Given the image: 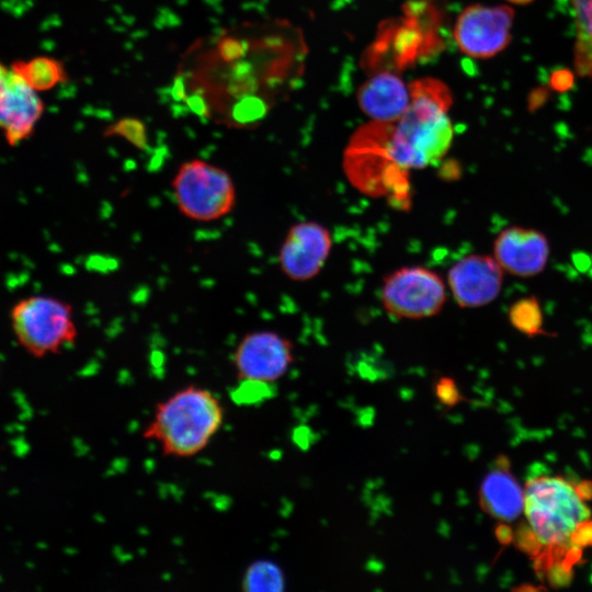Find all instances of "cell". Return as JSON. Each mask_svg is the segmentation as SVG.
Returning <instances> with one entry per match:
<instances>
[{
    "label": "cell",
    "mask_w": 592,
    "mask_h": 592,
    "mask_svg": "<svg viewBox=\"0 0 592 592\" xmlns=\"http://www.w3.org/2000/svg\"><path fill=\"white\" fill-rule=\"evenodd\" d=\"M180 213L195 221H214L228 215L237 202V189L230 173L202 159L181 163L171 181Z\"/></svg>",
    "instance_id": "obj_6"
},
{
    "label": "cell",
    "mask_w": 592,
    "mask_h": 592,
    "mask_svg": "<svg viewBox=\"0 0 592 592\" xmlns=\"http://www.w3.org/2000/svg\"><path fill=\"white\" fill-rule=\"evenodd\" d=\"M408 89L409 107L398 121L386 123L384 138L388 160L401 172L434 164L453 140L447 116L453 104L451 89L431 77L411 81Z\"/></svg>",
    "instance_id": "obj_2"
},
{
    "label": "cell",
    "mask_w": 592,
    "mask_h": 592,
    "mask_svg": "<svg viewBox=\"0 0 592 592\" xmlns=\"http://www.w3.org/2000/svg\"><path fill=\"white\" fill-rule=\"evenodd\" d=\"M361 110L373 121L396 122L410 104L409 89L392 71H379L356 92Z\"/></svg>",
    "instance_id": "obj_15"
},
{
    "label": "cell",
    "mask_w": 592,
    "mask_h": 592,
    "mask_svg": "<svg viewBox=\"0 0 592 592\" xmlns=\"http://www.w3.org/2000/svg\"><path fill=\"white\" fill-rule=\"evenodd\" d=\"M225 421V408L206 387L187 385L156 405L143 436L164 456L190 458L204 451Z\"/></svg>",
    "instance_id": "obj_3"
},
{
    "label": "cell",
    "mask_w": 592,
    "mask_h": 592,
    "mask_svg": "<svg viewBox=\"0 0 592 592\" xmlns=\"http://www.w3.org/2000/svg\"><path fill=\"white\" fill-rule=\"evenodd\" d=\"M43 111L36 91L0 62V128L8 144L15 146L31 136Z\"/></svg>",
    "instance_id": "obj_13"
},
{
    "label": "cell",
    "mask_w": 592,
    "mask_h": 592,
    "mask_svg": "<svg viewBox=\"0 0 592 592\" xmlns=\"http://www.w3.org/2000/svg\"><path fill=\"white\" fill-rule=\"evenodd\" d=\"M10 323L19 345L37 358L60 353L78 337L72 306L49 295L16 301L10 310Z\"/></svg>",
    "instance_id": "obj_5"
},
{
    "label": "cell",
    "mask_w": 592,
    "mask_h": 592,
    "mask_svg": "<svg viewBox=\"0 0 592 592\" xmlns=\"http://www.w3.org/2000/svg\"><path fill=\"white\" fill-rule=\"evenodd\" d=\"M549 253L548 239L542 231L517 225L502 229L493 242V258L503 271L517 277L542 273Z\"/></svg>",
    "instance_id": "obj_14"
},
{
    "label": "cell",
    "mask_w": 592,
    "mask_h": 592,
    "mask_svg": "<svg viewBox=\"0 0 592 592\" xmlns=\"http://www.w3.org/2000/svg\"><path fill=\"white\" fill-rule=\"evenodd\" d=\"M305 52L300 32L286 22L223 30L187 49L173 92L201 117L251 128L300 75Z\"/></svg>",
    "instance_id": "obj_1"
},
{
    "label": "cell",
    "mask_w": 592,
    "mask_h": 592,
    "mask_svg": "<svg viewBox=\"0 0 592 592\" xmlns=\"http://www.w3.org/2000/svg\"><path fill=\"white\" fill-rule=\"evenodd\" d=\"M434 395L445 408H453L465 399L456 380L449 376H442L434 382Z\"/></svg>",
    "instance_id": "obj_23"
},
{
    "label": "cell",
    "mask_w": 592,
    "mask_h": 592,
    "mask_svg": "<svg viewBox=\"0 0 592 592\" xmlns=\"http://www.w3.org/2000/svg\"><path fill=\"white\" fill-rule=\"evenodd\" d=\"M506 1L513 4H527L532 2L533 0H506Z\"/></svg>",
    "instance_id": "obj_24"
},
{
    "label": "cell",
    "mask_w": 592,
    "mask_h": 592,
    "mask_svg": "<svg viewBox=\"0 0 592 592\" xmlns=\"http://www.w3.org/2000/svg\"><path fill=\"white\" fill-rule=\"evenodd\" d=\"M285 588L284 572L271 560H257L244 570L241 589L247 592H281Z\"/></svg>",
    "instance_id": "obj_20"
},
{
    "label": "cell",
    "mask_w": 592,
    "mask_h": 592,
    "mask_svg": "<svg viewBox=\"0 0 592 592\" xmlns=\"http://www.w3.org/2000/svg\"><path fill=\"white\" fill-rule=\"evenodd\" d=\"M478 499L487 514L501 522H512L523 513L524 487L508 467L499 465L481 481Z\"/></svg>",
    "instance_id": "obj_16"
},
{
    "label": "cell",
    "mask_w": 592,
    "mask_h": 592,
    "mask_svg": "<svg viewBox=\"0 0 592 592\" xmlns=\"http://www.w3.org/2000/svg\"><path fill=\"white\" fill-rule=\"evenodd\" d=\"M105 137H119L139 150H145L148 146L147 127L145 123L136 117H123L103 132Z\"/></svg>",
    "instance_id": "obj_22"
},
{
    "label": "cell",
    "mask_w": 592,
    "mask_h": 592,
    "mask_svg": "<svg viewBox=\"0 0 592 592\" xmlns=\"http://www.w3.org/2000/svg\"><path fill=\"white\" fill-rule=\"evenodd\" d=\"M511 326L526 337L547 334L544 329V314L538 299L531 295L519 298L508 310Z\"/></svg>",
    "instance_id": "obj_21"
},
{
    "label": "cell",
    "mask_w": 592,
    "mask_h": 592,
    "mask_svg": "<svg viewBox=\"0 0 592 592\" xmlns=\"http://www.w3.org/2000/svg\"><path fill=\"white\" fill-rule=\"evenodd\" d=\"M332 247L330 231L316 221L293 225L280 248L282 272L293 281H308L325 265Z\"/></svg>",
    "instance_id": "obj_11"
},
{
    "label": "cell",
    "mask_w": 592,
    "mask_h": 592,
    "mask_svg": "<svg viewBox=\"0 0 592 592\" xmlns=\"http://www.w3.org/2000/svg\"><path fill=\"white\" fill-rule=\"evenodd\" d=\"M384 309L401 319L436 316L446 303L440 275L423 266H405L388 274L380 293Z\"/></svg>",
    "instance_id": "obj_7"
},
{
    "label": "cell",
    "mask_w": 592,
    "mask_h": 592,
    "mask_svg": "<svg viewBox=\"0 0 592 592\" xmlns=\"http://www.w3.org/2000/svg\"><path fill=\"white\" fill-rule=\"evenodd\" d=\"M513 22L514 10L509 5L471 4L458 15L453 37L466 56L491 58L510 44Z\"/></svg>",
    "instance_id": "obj_8"
},
{
    "label": "cell",
    "mask_w": 592,
    "mask_h": 592,
    "mask_svg": "<svg viewBox=\"0 0 592 592\" xmlns=\"http://www.w3.org/2000/svg\"><path fill=\"white\" fill-rule=\"evenodd\" d=\"M447 283L459 307L478 308L499 296L503 270L493 255L470 254L451 266Z\"/></svg>",
    "instance_id": "obj_12"
},
{
    "label": "cell",
    "mask_w": 592,
    "mask_h": 592,
    "mask_svg": "<svg viewBox=\"0 0 592 592\" xmlns=\"http://www.w3.org/2000/svg\"><path fill=\"white\" fill-rule=\"evenodd\" d=\"M293 363L292 342L271 330L244 334L232 353V367L239 383L272 384Z\"/></svg>",
    "instance_id": "obj_10"
},
{
    "label": "cell",
    "mask_w": 592,
    "mask_h": 592,
    "mask_svg": "<svg viewBox=\"0 0 592 592\" xmlns=\"http://www.w3.org/2000/svg\"><path fill=\"white\" fill-rule=\"evenodd\" d=\"M574 18L573 66L582 78H592V0H570Z\"/></svg>",
    "instance_id": "obj_17"
},
{
    "label": "cell",
    "mask_w": 592,
    "mask_h": 592,
    "mask_svg": "<svg viewBox=\"0 0 592 592\" xmlns=\"http://www.w3.org/2000/svg\"><path fill=\"white\" fill-rule=\"evenodd\" d=\"M428 58L423 33L412 16L384 21L376 37L365 49L361 65L369 72H398Z\"/></svg>",
    "instance_id": "obj_9"
},
{
    "label": "cell",
    "mask_w": 592,
    "mask_h": 592,
    "mask_svg": "<svg viewBox=\"0 0 592 592\" xmlns=\"http://www.w3.org/2000/svg\"><path fill=\"white\" fill-rule=\"evenodd\" d=\"M15 71L35 91H46L68 79L64 64L53 57H35L13 62Z\"/></svg>",
    "instance_id": "obj_19"
},
{
    "label": "cell",
    "mask_w": 592,
    "mask_h": 592,
    "mask_svg": "<svg viewBox=\"0 0 592 592\" xmlns=\"http://www.w3.org/2000/svg\"><path fill=\"white\" fill-rule=\"evenodd\" d=\"M523 513L533 536L547 547L574 539L591 516L577 487L559 476H538L526 482Z\"/></svg>",
    "instance_id": "obj_4"
},
{
    "label": "cell",
    "mask_w": 592,
    "mask_h": 592,
    "mask_svg": "<svg viewBox=\"0 0 592 592\" xmlns=\"http://www.w3.org/2000/svg\"><path fill=\"white\" fill-rule=\"evenodd\" d=\"M403 14L413 18L424 35L428 58L437 55L444 48L441 35L443 11L433 0H409L402 5Z\"/></svg>",
    "instance_id": "obj_18"
}]
</instances>
